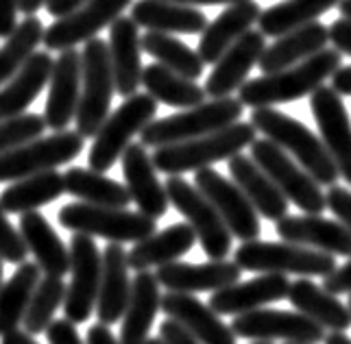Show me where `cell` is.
Masks as SVG:
<instances>
[{"label": "cell", "mask_w": 351, "mask_h": 344, "mask_svg": "<svg viewBox=\"0 0 351 344\" xmlns=\"http://www.w3.org/2000/svg\"><path fill=\"white\" fill-rule=\"evenodd\" d=\"M168 3H177V5H186V7H199V5H236L242 0H168Z\"/></svg>", "instance_id": "cell-55"}, {"label": "cell", "mask_w": 351, "mask_h": 344, "mask_svg": "<svg viewBox=\"0 0 351 344\" xmlns=\"http://www.w3.org/2000/svg\"><path fill=\"white\" fill-rule=\"evenodd\" d=\"M232 329L236 338L245 340H284L295 344H319L325 340V329L304 314L262 307L234 316Z\"/></svg>", "instance_id": "cell-15"}, {"label": "cell", "mask_w": 351, "mask_h": 344, "mask_svg": "<svg viewBox=\"0 0 351 344\" xmlns=\"http://www.w3.org/2000/svg\"><path fill=\"white\" fill-rule=\"evenodd\" d=\"M286 344H295V342H286Z\"/></svg>", "instance_id": "cell-63"}, {"label": "cell", "mask_w": 351, "mask_h": 344, "mask_svg": "<svg viewBox=\"0 0 351 344\" xmlns=\"http://www.w3.org/2000/svg\"><path fill=\"white\" fill-rule=\"evenodd\" d=\"M160 338L164 340V344H201L184 325H179L173 318H168L160 325Z\"/></svg>", "instance_id": "cell-48"}, {"label": "cell", "mask_w": 351, "mask_h": 344, "mask_svg": "<svg viewBox=\"0 0 351 344\" xmlns=\"http://www.w3.org/2000/svg\"><path fill=\"white\" fill-rule=\"evenodd\" d=\"M332 88L341 96H351V66H341L332 75Z\"/></svg>", "instance_id": "cell-52"}, {"label": "cell", "mask_w": 351, "mask_h": 344, "mask_svg": "<svg viewBox=\"0 0 351 344\" xmlns=\"http://www.w3.org/2000/svg\"><path fill=\"white\" fill-rule=\"evenodd\" d=\"M0 344H40V342L35 340L29 331L16 329V331H9L5 336H0Z\"/></svg>", "instance_id": "cell-54"}, {"label": "cell", "mask_w": 351, "mask_h": 344, "mask_svg": "<svg viewBox=\"0 0 351 344\" xmlns=\"http://www.w3.org/2000/svg\"><path fill=\"white\" fill-rule=\"evenodd\" d=\"M260 16L262 9L256 0H242V3L229 5L214 22H208L197 48L203 64H216L229 46L236 44L247 31H251Z\"/></svg>", "instance_id": "cell-27"}, {"label": "cell", "mask_w": 351, "mask_h": 344, "mask_svg": "<svg viewBox=\"0 0 351 344\" xmlns=\"http://www.w3.org/2000/svg\"><path fill=\"white\" fill-rule=\"evenodd\" d=\"M330 42L341 55L351 57V20L338 18L330 27Z\"/></svg>", "instance_id": "cell-50"}, {"label": "cell", "mask_w": 351, "mask_h": 344, "mask_svg": "<svg viewBox=\"0 0 351 344\" xmlns=\"http://www.w3.org/2000/svg\"><path fill=\"white\" fill-rule=\"evenodd\" d=\"M227 164H229V177H232L236 186L245 192L249 203L253 205V210L260 216H264L266 220H273V223L288 216L286 196L271 181V177L253 162L251 155L247 157L238 153L229 159Z\"/></svg>", "instance_id": "cell-25"}, {"label": "cell", "mask_w": 351, "mask_h": 344, "mask_svg": "<svg viewBox=\"0 0 351 344\" xmlns=\"http://www.w3.org/2000/svg\"><path fill=\"white\" fill-rule=\"evenodd\" d=\"M147 344H164V340H162L160 336H157V338H149Z\"/></svg>", "instance_id": "cell-59"}, {"label": "cell", "mask_w": 351, "mask_h": 344, "mask_svg": "<svg viewBox=\"0 0 351 344\" xmlns=\"http://www.w3.org/2000/svg\"><path fill=\"white\" fill-rule=\"evenodd\" d=\"M81 101V53L77 48L62 51L48 81V98L44 109L46 127L53 131H68L77 118Z\"/></svg>", "instance_id": "cell-18"}, {"label": "cell", "mask_w": 351, "mask_h": 344, "mask_svg": "<svg viewBox=\"0 0 351 344\" xmlns=\"http://www.w3.org/2000/svg\"><path fill=\"white\" fill-rule=\"evenodd\" d=\"M256 127L251 122H234L232 127L214 131L197 140L168 144L155 149L153 164L155 168L171 177H181L184 172H199L212 164L229 162L234 155L242 153L256 142Z\"/></svg>", "instance_id": "cell-3"}, {"label": "cell", "mask_w": 351, "mask_h": 344, "mask_svg": "<svg viewBox=\"0 0 351 344\" xmlns=\"http://www.w3.org/2000/svg\"><path fill=\"white\" fill-rule=\"evenodd\" d=\"M242 105L238 98H210L203 105H197L192 109H184L181 114L166 116L160 120L149 122L144 131L140 133V142L144 146H160L179 144L188 140H197L203 135H210L214 131H221L225 127H232L234 122L242 116Z\"/></svg>", "instance_id": "cell-5"}, {"label": "cell", "mask_w": 351, "mask_h": 344, "mask_svg": "<svg viewBox=\"0 0 351 344\" xmlns=\"http://www.w3.org/2000/svg\"><path fill=\"white\" fill-rule=\"evenodd\" d=\"M116 81L110 61V46L105 40L94 38L81 51V101L77 109V133L94 138L110 116Z\"/></svg>", "instance_id": "cell-6"}, {"label": "cell", "mask_w": 351, "mask_h": 344, "mask_svg": "<svg viewBox=\"0 0 351 344\" xmlns=\"http://www.w3.org/2000/svg\"><path fill=\"white\" fill-rule=\"evenodd\" d=\"M242 270L236 262L219 260L205 264H184L173 262L160 266L155 273L160 286L168 292L197 294V292H216L232 284H238Z\"/></svg>", "instance_id": "cell-21"}, {"label": "cell", "mask_w": 351, "mask_h": 344, "mask_svg": "<svg viewBox=\"0 0 351 344\" xmlns=\"http://www.w3.org/2000/svg\"><path fill=\"white\" fill-rule=\"evenodd\" d=\"M46 338L48 344H86L81 340L77 325L70 323L68 318H62V321H53L46 329Z\"/></svg>", "instance_id": "cell-46"}, {"label": "cell", "mask_w": 351, "mask_h": 344, "mask_svg": "<svg viewBox=\"0 0 351 344\" xmlns=\"http://www.w3.org/2000/svg\"><path fill=\"white\" fill-rule=\"evenodd\" d=\"M29 257V249L24 244L20 231L9 223L7 212L0 207V260L9 264H24Z\"/></svg>", "instance_id": "cell-44"}, {"label": "cell", "mask_w": 351, "mask_h": 344, "mask_svg": "<svg viewBox=\"0 0 351 344\" xmlns=\"http://www.w3.org/2000/svg\"><path fill=\"white\" fill-rule=\"evenodd\" d=\"M197 242V233L188 223H177L166 227L160 233H153L147 240L136 242L127 253V262L129 268L136 270V273H142V270H149L153 266H166L179 262Z\"/></svg>", "instance_id": "cell-32"}, {"label": "cell", "mask_w": 351, "mask_h": 344, "mask_svg": "<svg viewBox=\"0 0 351 344\" xmlns=\"http://www.w3.org/2000/svg\"><path fill=\"white\" fill-rule=\"evenodd\" d=\"M275 233L284 242L301 244L334 257H351V231L338 220H328L319 214L284 216L275 223Z\"/></svg>", "instance_id": "cell-20"}, {"label": "cell", "mask_w": 351, "mask_h": 344, "mask_svg": "<svg viewBox=\"0 0 351 344\" xmlns=\"http://www.w3.org/2000/svg\"><path fill=\"white\" fill-rule=\"evenodd\" d=\"M70 286L66 290L64 312L66 318L75 325H83L99 301L101 275H103V253L96 247L92 236L75 233L70 240Z\"/></svg>", "instance_id": "cell-12"}, {"label": "cell", "mask_w": 351, "mask_h": 344, "mask_svg": "<svg viewBox=\"0 0 351 344\" xmlns=\"http://www.w3.org/2000/svg\"><path fill=\"white\" fill-rule=\"evenodd\" d=\"M234 262L240 270L262 275H297V277H328L338 268L336 257L317 249L301 247L293 242L251 240L236 249Z\"/></svg>", "instance_id": "cell-4"}, {"label": "cell", "mask_w": 351, "mask_h": 344, "mask_svg": "<svg viewBox=\"0 0 351 344\" xmlns=\"http://www.w3.org/2000/svg\"><path fill=\"white\" fill-rule=\"evenodd\" d=\"M46 131V120L38 114H22L16 118L0 120V153L14 151L22 144L42 138Z\"/></svg>", "instance_id": "cell-43"}, {"label": "cell", "mask_w": 351, "mask_h": 344, "mask_svg": "<svg viewBox=\"0 0 351 344\" xmlns=\"http://www.w3.org/2000/svg\"><path fill=\"white\" fill-rule=\"evenodd\" d=\"M164 186L168 201L195 229L197 240L201 242L203 253L210 257V262L227 260L229 251H232L234 236L227 229L221 214L214 210V205L197 190L195 183H188L179 175L168 177Z\"/></svg>", "instance_id": "cell-9"}, {"label": "cell", "mask_w": 351, "mask_h": 344, "mask_svg": "<svg viewBox=\"0 0 351 344\" xmlns=\"http://www.w3.org/2000/svg\"><path fill=\"white\" fill-rule=\"evenodd\" d=\"M40 279V266L24 262L3 284V288H0V336L20 329Z\"/></svg>", "instance_id": "cell-37"}, {"label": "cell", "mask_w": 351, "mask_h": 344, "mask_svg": "<svg viewBox=\"0 0 351 344\" xmlns=\"http://www.w3.org/2000/svg\"><path fill=\"white\" fill-rule=\"evenodd\" d=\"M83 3H88V0H48L46 11L55 20H59V18H66L68 14H72L75 9H79Z\"/></svg>", "instance_id": "cell-51"}, {"label": "cell", "mask_w": 351, "mask_h": 344, "mask_svg": "<svg viewBox=\"0 0 351 344\" xmlns=\"http://www.w3.org/2000/svg\"><path fill=\"white\" fill-rule=\"evenodd\" d=\"M131 20L147 31L168 35H199L208 27V16L203 11L168 0H138L131 5Z\"/></svg>", "instance_id": "cell-31"}, {"label": "cell", "mask_w": 351, "mask_h": 344, "mask_svg": "<svg viewBox=\"0 0 351 344\" xmlns=\"http://www.w3.org/2000/svg\"><path fill=\"white\" fill-rule=\"evenodd\" d=\"M20 236L44 277H64L70 273V249L40 212L20 216Z\"/></svg>", "instance_id": "cell-30"}, {"label": "cell", "mask_w": 351, "mask_h": 344, "mask_svg": "<svg viewBox=\"0 0 351 344\" xmlns=\"http://www.w3.org/2000/svg\"><path fill=\"white\" fill-rule=\"evenodd\" d=\"M131 297V279H129V262L123 244L110 242L103 251V275L101 290L96 301V316L103 325H116L123 321L127 303Z\"/></svg>", "instance_id": "cell-26"}, {"label": "cell", "mask_w": 351, "mask_h": 344, "mask_svg": "<svg viewBox=\"0 0 351 344\" xmlns=\"http://www.w3.org/2000/svg\"><path fill=\"white\" fill-rule=\"evenodd\" d=\"M131 3L133 0H88L66 18L55 20L44 31L42 44L48 53H62L77 44H86L105 27H112Z\"/></svg>", "instance_id": "cell-13"}, {"label": "cell", "mask_w": 351, "mask_h": 344, "mask_svg": "<svg viewBox=\"0 0 351 344\" xmlns=\"http://www.w3.org/2000/svg\"><path fill=\"white\" fill-rule=\"evenodd\" d=\"M142 88L147 90V94H151L157 103L177 107V109H192L197 105H203L205 98H208L205 90L195 79L181 77L162 64L144 66Z\"/></svg>", "instance_id": "cell-36"}, {"label": "cell", "mask_w": 351, "mask_h": 344, "mask_svg": "<svg viewBox=\"0 0 351 344\" xmlns=\"http://www.w3.org/2000/svg\"><path fill=\"white\" fill-rule=\"evenodd\" d=\"M251 125L266 140H271L282 151H286L319 186H336L341 175H338L334 159L330 157L328 149H325L323 140L317 138L304 122L277 112L275 107H260L253 109Z\"/></svg>", "instance_id": "cell-2"}, {"label": "cell", "mask_w": 351, "mask_h": 344, "mask_svg": "<svg viewBox=\"0 0 351 344\" xmlns=\"http://www.w3.org/2000/svg\"><path fill=\"white\" fill-rule=\"evenodd\" d=\"M160 310L184 325L201 344H236L232 325H225L210 305L195 299V294L166 292L162 294Z\"/></svg>", "instance_id": "cell-22"}, {"label": "cell", "mask_w": 351, "mask_h": 344, "mask_svg": "<svg viewBox=\"0 0 351 344\" xmlns=\"http://www.w3.org/2000/svg\"><path fill=\"white\" fill-rule=\"evenodd\" d=\"M330 42V29L323 27L321 22H310L306 27H299L282 38H277L260 57L262 75H273V72L286 70L290 66H297L321 53Z\"/></svg>", "instance_id": "cell-29"}, {"label": "cell", "mask_w": 351, "mask_h": 344, "mask_svg": "<svg viewBox=\"0 0 351 344\" xmlns=\"http://www.w3.org/2000/svg\"><path fill=\"white\" fill-rule=\"evenodd\" d=\"M44 31L46 29L40 18L27 16L18 24V29L5 40V44L0 46V88L29 64V59L35 55L38 46L44 40Z\"/></svg>", "instance_id": "cell-40"}, {"label": "cell", "mask_w": 351, "mask_h": 344, "mask_svg": "<svg viewBox=\"0 0 351 344\" xmlns=\"http://www.w3.org/2000/svg\"><path fill=\"white\" fill-rule=\"evenodd\" d=\"M251 159L271 177L288 203L297 205L304 214H323L328 210L325 192L293 157L271 140H256L251 146Z\"/></svg>", "instance_id": "cell-10"}, {"label": "cell", "mask_w": 351, "mask_h": 344, "mask_svg": "<svg viewBox=\"0 0 351 344\" xmlns=\"http://www.w3.org/2000/svg\"><path fill=\"white\" fill-rule=\"evenodd\" d=\"M64 186L66 192L81 203L116 207V210H127L131 203V196L125 186L92 168H68L64 172Z\"/></svg>", "instance_id": "cell-38"}, {"label": "cell", "mask_w": 351, "mask_h": 344, "mask_svg": "<svg viewBox=\"0 0 351 344\" xmlns=\"http://www.w3.org/2000/svg\"><path fill=\"white\" fill-rule=\"evenodd\" d=\"M266 51V35L262 31H247L242 38L227 48L216 61L203 90L210 98H227L247 83L249 72L260 64Z\"/></svg>", "instance_id": "cell-17"}, {"label": "cell", "mask_w": 351, "mask_h": 344, "mask_svg": "<svg viewBox=\"0 0 351 344\" xmlns=\"http://www.w3.org/2000/svg\"><path fill=\"white\" fill-rule=\"evenodd\" d=\"M338 3L341 0H284L262 11L258 20L260 31L266 38H282L310 22H319V18L332 7H338Z\"/></svg>", "instance_id": "cell-39"}, {"label": "cell", "mask_w": 351, "mask_h": 344, "mask_svg": "<svg viewBox=\"0 0 351 344\" xmlns=\"http://www.w3.org/2000/svg\"><path fill=\"white\" fill-rule=\"evenodd\" d=\"M341 66L343 55L336 48H323L321 53L297 66L247 81L238 90V101L253 109L299 101L321 88L323 81L330 79Z\"/></svg>", "instance_id": "cell-1"}, {"label": "cell", "mask_w": 351, "mask_h": 344, "mask_svg": "<svg viewBox=\"0 0 351 344\" xmlns=\"http://www.w3.org/2000/svg\"><path fill=\"white\" fill-rule=\"evenodd\" d=\"M288 292L290 281L286 275H260L245 284H232L212 292L208 305L219 316H238L260 310L262 305L288 299Z\"/></svg>", "instance_id": "cell-23"}, {"label": "cell", "mask_w": 351, "mask_h": 344, "mask_svg": "<svg viewBox=\"0 0 351 344\" xmlns=\"http://www.w3.org/2000/svg\"><path fill=\"white\" fill-rule=\"evenodd\" d=\"M86 138L77 131H55L48 138H38L14 151L0 153V183L20 181L46 170L70 164L83 151Z\"/></svg>", "instance_id": "cell-11"}, {"label": "cell", "mask_w": 351, "mask_h": 344, "mask_svg": "<svg viewBox=\"0 0 351 344\" xmlns=\"http://www.w3.org/2000/svg\"><path fill=\"white\" fill-rule=\"evenodd\" d=\"M66 194L64 175L57 170H46L40 175H31L27 179L14 181L0 194V207L7 214H29L38 212L40 207L57 201Z\"/></svg>", "instance_id": "cell-35"}, {"label": "cell", "mask_w": 351, "mask_h": 344, "mask_svg": "<svg viewBox=\"0 0 351 344\" xmlns=\"http://www.w3.org/2000/svg\"><path fill=\"white\" fill-rule=\"evenodd\" d=\"M59 225L72 233L92 238H105L114 244L140 242L153 236L157 223L140 212L99 207L90 203H68L57 214Z\"/></svg>", "instance_id": "cell-7"}, {"label": "cell", "mask_w": 351, "mask_h": 344, "mask_svg": "<svg viewBox=\"0 0 351 344\" xmlns=\"http://www.w3.org/2000/svg\"><path fill=\"white\" fill-rule=\"evenodd\" d=\"M48 0H20V14L35 16L42 7H46Z\"/></svg>", "instance_id": "cell-56"}, {"label": "cell", "mask_w": 351, "mask_h": 344, "mask_svg": "<svg viewBox=\"0 0 351 344\" xmlns=\"http://www.w3.org/2000/svg\"><path fill=\"white\" fill-rule=\"evenodd\" d=\"M288 301L299 314H304L310 321L330 331H347L351 327L349 307L338 301L323 286L301 277L295 284H290Z\"/></svg>", "instance_id": "cell-34"}, {"label": "cell", "mask_w": 351, "mask_h": 344, "mask_svg": "<svg viewBox=\"0 0 351 344\" xmlns=\"http://www.w3.org/2000/svg\"><path fill=\"white\" fill-rule=\"evenodd\" d=\"M110 61L116 92L129 98L142 85V35L131 18H118L110 27Z\"/></svg>", "instance_id": "cell-24"}, {"label": "cell", "mask_w": 351, "mask_h": 344, "mask_svg": "<svg viewBox=\"0 0 351 344\" xmlns=\"http://www.w3.org/2000/svg\"><path fill=\"white\" fill-rule=\"evenodd\" d=\"M347 307H349V312H351V294H349V303H347Z\"/></svg>", "instance_id": "cell-62"}, {"label": "cell", "mask_w": 351, "mask_h": 344, "mask_svg": "<svg viewBox=\"0 0 351 344\" xmlns=\"http://www.w3.org/2000/svg\"><path fill=\"white\" fill-rule=\"evenodd\" d=\"M66 290L68 288L62 277H42L33 292L27 316H24V331H29L31 336H38L42 331H46L48 325L55 321L57 310L64 307Z\"/></svg>", "instance_id": "cell-42"}, {"label": "cell", "mask_w": 351, "mask_h": 344, "mask_svg": "<svg viewBox=\"0 0 351 344\" xmlns=\"http://www.w3.org/2000/svg\"><path fill=\"white\" fill-rule=\"evenodd\" d=\"M323 288L334 294V297H338V294H351V257L347 264L336 268L328 277H323Z\"/></svg>", "instance_id": "cell-47"}, {"label": "cell", "mask_w": 351, "mask_h": 344, "mask_svg": "<svg viewBox=\"0 0 351 344\" xmlns=\"http://www.w3.org/2000/svg\"><path fill=\"white\" fill-rule=\"evenodd\" d=\"M123 175L125 188L131 196V203L138 205V212L160 220L168 212L171 201H168L166 186L157 179L153 157L142 142H131L123 153Z\"/></svg>", "instance_id": "cell-19"}, {"label": "cell", "mask_w": 351, "mask_h": 344, "mask_svg": "<svg viewBox=\"0 0 351 344\" xmlns=\"http://www.w3.org/2000/svg\"><path fill=\"white\" fill-rule=\"evenodd\" d=\"M195 186L214 205V210L221 214L234 238L242 242H251L260 238L262 231L260 214L253 210V205L249 203L245 192L234 181L225 179L214 168H203L195 172Z\"/></svg>", "instance_id": "cell-14"}, {"label": "cell", "mask_w": 351, "mask_h": 344, "mask_svg": "<svg viewBox=\"0 0 351 344\" xmlns=\"http://www.w3.org/2000/svg\"><path fill=\"white\" fill-rule=\"evenodd\" d=\"M20 0H0V40H7L18 29Z\"/></svg>", "instance_id": "cell-49"}, {"label": "cell", "mask_w": 351, "mask_h": 344, "mask_svg": "<svg viewBox=\"0 0 351 344\" xmlns=\"http://www.w3.org/2000/svg\"><path fill=\"white\" fill-rule=\"evenodd\" d=\"M155 114L157 101L151 94H133L125 98L123 105L107 116L99 133L94 135V144L88 155L90 168L105 175L123 157L131 140L155 120Z\"/></svg>", "instance_id": "cell-8"}, {"label": "cell", "mask_w": 351, "mask_h": 344, "mask_svg": "<svg viewBox=\"0 0 351 344\" xmlns=\"http://www.w3.org/2000/svg\"><path fill=\"white\" fill-rule=\"evenodd\" d=\"M86 344H120L116 340V336L112 334V329L99 323V325H92L88 329V342Z\"/></svg>", "instance_id": "cell-53"}, {"label": "cell", "mask_w": 351, "mask_h": 344, "mask_svg": "<svg viewBox=\"0 0 351 344\" xmlns=\"http://www.w3.org/2000/svg\"><path fill=\"white\" fill-rule=\"evenodd\" d=\"M325 344H351V338L345 336V331H332L330 336H325Z\"/></svg>", "instance_id": "cell-57"}, {"label": "cell", "mask_w": 351, "mask_h": 344, "mask_svg": "<svg viewBox=\"0 0 351 344\" xmlns=\"http://www.w3.org/2000/svg\"><path fill=\"white\" fill-rule=\"evenodd\" d=\"M338 11H341V18L351 20V0H341L338 3Z\"/></svg>", "instance_id": "cell-58"}, {"label": "cell", "mask_w": 351, "mask_h": 344, "mask_svg": "<svg viewBox=\"0 0 351 344\" xmlns=\"http://www.w3.org/2000/svg\"><path fill=\"white\" fill-rule=\"evenodd\" d=\"M142 51L155 57L157 64L166 66L168 70L177 72L181 77L197 81L205 70V64L199 53L168 33L147 31L142 35Z\"/></svg>", "instance_id": "cell-41"}, {"label": "cell", "mask_w": 351, "mask_h": 344, "mask_svg": "<svg viewBox=\"0 0 351 344\" xmlns=\"http://www.w3.org/2000/svg\"><path fill=\"white\" fill-rule=\"evenodd\" d=\"M3 273H5V270H3V260H0V288H3Z\"/></svg>", "instance_id": "cell-60"}, {"label": "cell", "mask_w": 351, "mask_h": 344, "mask_svg": "<svg viewBox=\"0 0 351 344\" xmlns=\"http://www.w3.org/2000/svg\"><path fill=\"white\" fill-rule=\"evenodd\" d=\"M310 109L338 175L351 186V120L341 94H336L332 85H321L310 94Z\"/></svg>", "instance_id": "cell-16"}, {"label": "cell", "mask_w": 351, "mask_h": 344, "mask_svg": "<svg viewBox=\"0 0 351 344\" xmlns=\"http://www.w3.org/2000/svg\"><path fill=\"white\" fill-rule=\"evenodd\" d=\"M325 203H328V210L336 216L338 223H343L351 231V190L343 186H332L325 192Z\"/></svg>", "instance_id": "cell-45"}, {"label": "cell", "mask_w": 351, "mask_h": 344, "mask_svg": "<svg viewBox=\"0 0 351 344\" xmlns=\"http://www.w3.org/2000/svg\"><path fill=\"white\" fill-rule=\"evenodd\" d=\"M251 344H273L271 340H253Z\"/></svg>", "instance_id": "cell-61"}, {"label": "cell", "mask_w": 351, "mask_h": 344, "mask_svg": "<svg viewBox=\"0 0 351 344\" xmlns=\"http://www.w3.org/2000/svg\"><path fill=\"white\" fill-rule=\"evenodd\" d=\"M55 59L51 53H35L18 75L0 88V120L22 116L51 81Z\"/></svg>", "instance_id": "cell-33"}, {"label": "cell", "mask_w": 351, "mask_h": 344, "mask_svg": "<svg viewBox=\"0 0 351 344\" xmlns=\"http://www.w3.org/2000/svg\"><path fill=\"white\" fill-rule=\"evenodd\" d=\"M160 305V281L155 273L142 270L131 279V297L120 325V344H147Z\"/></svg>", "instance_id": "cell-28"}]
</instances>
